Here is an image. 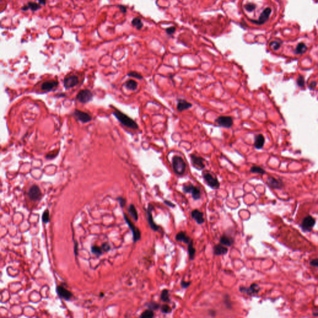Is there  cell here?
<instances>
[{"label":"cell","mask_w":318,"mask_h":318,"mask_svg":"<svg viewBox=\"0 0 318 318\" xmlns=\"http://www.w3.org/2000/svg\"><path fill=\"white\" fill-rule=\"evenodd\" d=\"M113 114L122 124H123L124 126L129 127L132 129H138V125L136 122L132 119H131L130 117L122 113L121 111L114 109Z\"/></svg>","instance_id":"1"},{"label":"cell","mask_w":318,"mask_h":318,"mask_svg":"<svg viewBox=\"0 0 318 318\" xmlns=\"http://www.w3.org/2000/svg\"><path fill=\"white\" fill-rule=\"evenodd\" d=\"M172 168L178 175H182L186 170V164L182 157L175 155L172 158Z\"/></svg>","instance_id":"2"},{"label":"cell","mask_w":318,"mask_h":318,"mask_svg":"<svg viewBox=\"0 0 318 318\" xmlns=\"http://www.w3.org/2000/svg\"><path fill=\"white\" fill-rule=\"evenodd\" d=\"M124 218L125 221L127 223V224L128 225V226H129L131 231H132L134 242H136L137 241H139L141 237V233L140 230H139V229L133 224L129 218H128V217L126 216V214H124Z\"/></svg>","instance_id":"3"},{"label":"cell","mask_w":318,"mask_h":318,"mask_svg":"<svg viewBox=\"0 0 318 318\" xmlns=\"http://www.w3.org/2000/svg\"><path fill=\"white\" fill-rule=\"evenodd\" d=\"M316 224V219L311 216H307L301 222L300 227L304 232H311Z\"/></svg>","instance_id":"4"},{"label":"cell","mask_w":318,"mask_h":318,"mask_svg":"<svg viewBox=\"0 0 318 318\" xmlns=\"http://www.w3.org/2000/svg\"><path fill=\"white\" fill-rule=\"evenodd\" d=\"M203 178L207 185L213 189H217L220 187V184L217 179V178L214 177L209 172H206L203 174Z\"/></svg>","instance_id":"5"},{"label":"cell","mask_w":318,"mask_h":318,"mask_svg":"<svg viewBox=\"0 0 318 318\" xmlns=\"http://www.w3.org/2000/svg\"><path fill=\"white\" fill-rule=\"evenodd\" d=\"M183 190L186 193H191L194 200H198L201 198V192L199 189L193 185L192 184L184 185L183 187Z\"/></svg>","instance_id":"6"},{"label":"cell","mask_w":318,"mask_h":318,"mask_svg":"<svg viewBox=\"0 0 318 318\" xmlns=\"http://www.w3.org/2000/svg\"><path fill=\"white\" fill-rule=\"evenodd\" d=\"M191 162L195 169L202 170L205 168V160L202 157H199L195 154H191L190 155Z\"/></svg>","instance_id":"7"},{"label":"cell","mask_w":318,"mask_h":318,"mask_svg":"<svg viewBox=\"0 0 318 318\" xmlns=\"http://www.w3.org/2000/svg\"><path fill=\"white\" fill-rule=\"evenodd\" d=\"M215 122L221 127L231 128L233 126V119L231 116H220L215 120Z\"/></svg>","instance_id":"8"},{"label":"cell","mask_w":318,"mask_h":318,"mask_svg":"<svg viewBox=\"0 0 318 318\" xmlns=\"http://www.w3.org/2000/svg\"><path fill=\"white\" fill-rule=\"evenodd\" d=\"M93 98V94L89 90H82L78 93L76 99L82 103H87Z\"/></svg>","instance_id":"9"},{"label":"cell","mask_w":318,"mask_h":318,"mask_svg":"<svg viewBox=\"0 0 318 318\" xmlns=\"http://www.w3.org/2000/svg\"><path fill=\"white\" fill-rule=\"evenodd\" d=\"M56 292L59 297L65 301H69L71 298L73 297L72 293L62 286H57L56 288Z\"/></svg>","instance_id":"10"},{"label":"cell","mask_w":318,"mask_h":318,"mask_svg":"<svg viewBox=\"0 0 318 318\" xmlns=\"http://www.w3.org/2000/svg\"><path fill=\"white\" fill-rule=\"evenodd\" d=\"M41 196V191L37 185H32L28 192V197L32 201H37Z\"/></svg>","instance_id":"11"},{"label":"cell","mask_w":318,"mask_h":318,"mask_svg":"<svg viewBox=\"0 0 318 318\" xmlns=\"http://www.w3.org/2000/svg\"><path fill=\"white\" fill-rule=\"evenodd\" d=\"M154 209V207L153 206L152 204H149L148 208H147V219H148V222H149V224L150 226V227H151V229L152 230L155 231H159V226H157V224H155V223L154 221V219H153V216H152V211Z\"/></svg>","instance_id":"12"},{"label":"cell","mask_w":318,"mask_h":318,"mask_svg":"<svg viewBox=\"0 0 318 318\" xmlns=\"http://www.w3.org/2000/svg\"><path fill=\"white\" fill-rule=\"evenodd\" d=\"M79 83V78L75 75H71V76L66 77L65 78V79L64 80V86L66 89L75 86L76 85H78V83Z\"/></svg>","instance_id":"13"},{"label":"cell","mask_w":318,"mask_h":318,"mask_svg":"<svg viewBox=\"0 0 318 318\" xmlns=\"http://www.w3.org/2000/svg\"><path fill=\"white\" fill-rule=\"evenodd\" d=\"M260 287L258 285V284H255V283L251 284L249 288L241 287L239 288L240 292L244 293H247V294H249V295L258 293L260 292Z\"/></svg>","instance_id":"14"},{"label":"cell","mask_w":318,"mask_h":318,"mask_svg":"<svg viewBox=\"0 0 318 318\" xmlns=\"http://www.w3.org/2000/svg\"><path fill=\"white\" fill-rule=\"evenodd\" d=\"M267 183L268 185L273 189H282L283 187V183L281 180L276 179V178L272 177H268Z\"/></svg>","instance_id":"15"},{"label":"cell","mask_w":318,"mask_h":318,"mask_svg":"<svg viewBox=\"0 0 318 318\" xmlns=\"http://www.w3.org/2000/svg\"><path fill=\"white\" fill-rule=\"evenodd\" d=\"M271 13H272V9L270 8H267L263 11V12L261 13L258 21H252L258 24H264L268 20V19L269 18V16Z\"/></svg>","instance_id":"16"},{"label":"cell","mask_w":318,"mask_h":318,"mask_svg":"<svg viewBox=\"0 0 318 318\" xmlns=\"http://www.w3.org/2000/svg\"><path fill=\"white\" fill-rule=\"evenodd\" d=\"M192 104L188 102L187 100L183 99H178L177 101V109L179 112L190 109L192 107Z\"/></svg>","instance_id":"17"},{"label":"cell","mask_w":318,"mask_h":318,"mask_svg":"<svg viewBox=\"0 0 318 318\" xmlns=\"http://www.w3.org/2000/svg\"><path fill=\"white\" fill-rule=\"evenodd\" d=\"M74 114L76 118L83 122H88L91 120V117L90 114L80 110L76 109Z\"/></svg>","instance_id":"18"},{"label":"cell","mask_w":318,"mask_h":318,"mask_svg":"<svg viewBox=\"0 0 318 318\" xmlns=\"http://www.w3.org/2000/svg\"><path fill=\"white\" fill-rule=\"evenodd\" d=\"M58 85V82L55 80H51V81H47L46 82H44L41 85V89L44 91H48L50 90H52L55 87H56Z\"/></svg>","instance_id":"19"},{"label":"cell","mask_w":318,"mask_h":318,"mask_svg":"<svg viewBox=\"0 0 318 318\" xmlns=\"http://www.w3.org/2000/svg\"><path fill=\"white\" fill-rule=\"evenodd\" d=\"M192 216L193 218L196 220V221L199 224H202L204 222V219L203 218V213L200 212L199 210H193L192 212Z\"/></svg>","instance_id":"20"},{"label":"cell","mask_w":318,"mask_h":318,"mask_svg":"<svg viewBox=\"0 0 318 318\" xmlns=\"http://www.w3.org/2000/svg\"><path fill=\"white\" fill-rule=\"evenodd\" d=\"M265 144V138L262 134L257 135L255 137L254 146L256 149H260L264 147Z\"/></svg>","instance_id":"21"},{"label":"cell","mask_w":318,"mask_h":318,"mask_svg":"<svg viewBox=\"0 0 318 318\" xmlns=\"http://www.w3.org/2000/svg\"><path fill=\"white\" fill-rule=\"evenodd\" d=\"M176 240L177 241L182 242L185 244H189L192 239H191L189 237H188L185 232H180L176 236Z\"/></svg>","instance_id":"22"},{"label":"cell","mask_w":318,"mask_h":318,"mask_svg":"<svg viewBox=\"0 0 318 318\" xmlns=\"http://www.w3.org/2000/svg\"><path fill=\"white\" fill-rule=\"evenodd\" d=\"M228 251V249L222 246L221 244H217L214 247V254L216 255H221L226 254Z\"/></svg>","instance_id":"23"},{"label":"cell","mask_w":318,"mask_h":318,"mask_svg":"<svg viewBox=\"0 0 318 318\" xmlns=\"http://www.w3.org/2000/svg\"><path fill=\"white\" fill-rule=\"evenodd\" d=\"M137 83L135 80H127L125 83V86H126V88L132 91H135L137 88Z\"/></svg>","instance_id":"24"},{"label":"cell","mask_w":318,"mask_h":318,"mask_svg":"<svg viewBox=\"0 0 318 318\" xmlns=\"http://www.w3.org/2000/svg\"><path fill=\"white\" fill-rule=\"evenodd\" d=\"M220 242L222 245H227V246H231V245L233 244L234 241L232 239L224 235L221 237Z\"/></svg>","instance_id":"25"},{"label":"cell","mask_w":318,"mask_h":318,"mask_svg":"<svg viewBox=\"0 0 318 318\" xmlns=\"http://www.w3.org/2000/svg\"><path fill=\"white\" fill-rule=\"evenodd\" d=\"M188 253L189 255V259H190V260H193L194 255H195V253H196V250H195V249L193 247V243L192 240L188 244Z\"/></svg>","instance_id":"26"},{"label":"cell","mask_w":318,"mask_h":318,"mask_svg":"<svg viewBox=\"0 0 318 318\" xmlns=\"http://www.w3.org/2000/svg\"><path fill=\"white\" fill-rule=\"evenodd\" d=\"M128 211H129V213L131 214V216L133 217V219L137 221L138 220L139 216H138V214H137V210L136 209V207L134 206V205L131 204L129 206V209H128Z\"/></svg>","instance_id":"27"},{"label":"cell","mask_w":318,"mask_h":318,"mask_svg":"<svg viewBox=\"0 0 318 318\" xmlns=\"http://www.w3.org/2000/svg\"><path fill=\"white\" fill-rule=\"evenodd\" d=\"M307 50V47L304 43H299L298 44V46L296 48L295 52L297 54H304Z\"/></svg>","instance_id":"28"},{"label":"cell","mask_w":318,"mask_h":318,"mask_svg":"<svg viewBox=\"0 0 318 318\" xmlns=\"http://www.w3.org/2000/svg\"><path fill=\"white\" fill-rule=\"evenodd\" d=\"M161 299L164 302L168 303L170 302V299L169 298V291L167 289H164L161 293Z\"/></svg>","instance_id":"29"},{"label":"cell","mask_w":318,"mask_h":318,"mask_svg":"<svg viewBox=\"0 0 318 318\" xmlns=\"http://www.w3.org/2000/svg\"><path fill=\"white\" fill-rule=\"evenodd\" d=\"M250 172L252 173H255V174H259L261 175L265 174V170L258 166H253L252 167H251Z\"/></svg>","instance_id":"30"},{"label":"cell","mask_w":318,"mask_h":318,"mask_svg":"<svg viewBox=\"0 0 318 318\" xmlns=\"http://www.w3.org/2000/svg\"><path fill=\"white\" fill-rule=\"evenodd\" d=\"M91 250L93 254L98 256L102 255L103 251L101 247H99V246H97V245H93L91 248Z\"/></svg>","instance_id":"31"},{"label":"cell","mask_w":318,"mask_h":318,"mask_svg":"<svg viewBox=\"0 0 318 318\" xmlns=\"http://www.w3.org/2000/svg\"><path fill=\"white\" fill-rule=\"evenodd\" d=\"M154 314L153 311L149 309L144 311L142 314L140 316V317L142 318H152L154 317Z\"/></svg>","instance_id":"32"},{"label":"cell","mask_w":318,"mask_h":318,"mask_svg":"<svg viewBox=\"0 0 318 318\" xmlns=\"http://www.w3.org/2000/svg\"><path fill=\"white\" fill-rule=\"evenodd\" d=\"M42 222L45 224H47L50 221V216H49V211L48 209L46 210L44 212L42 216Z\"/></svg>","instance_id":"33"},{"label":"cell","mask_w":318,"mask_h":318,"mask_svg":"<svg viewBox=\"0 0 318 318\" xmlns=\"http://www.w3.org/2000/svg\"><path fill=\"white\" fill-rule=\"evenodd\" d=\"M132 24H133L134 26H136L138 29H141V28H142V22H141V21L140 19H139V18H135V19H134V20L132 21Z\"/></svg>","instance_id":"34"},{"label":"cell","mask_w":318,"mask_h":318,"mask_svg":"<svg viewBox=\"0 0 318 318\" xmlns=\"http://www.w3.org/2000/svg\"><path fill=\"white\" fill-rule=\"evenodd\" d=\"M147 306V307L149 308V309H151V310H156V309H158L159 308H160V304L156 303L155 302H151V303H147L146 304Z\"/></svg>","instance_id":"35"},{"label":"cell","mask_w":318,"mask_h":318,"mask_svg":"<svg viewBox=\"0 0 318 318\" xmlns=\"http://www.w3.org/2000/svg\"><path fill=\"white\" fill-rule=\"evenodd\" d=\"M128 76H131V77H134V78H136V79H139V80H141L143 79L142 76L140 74L137 73V72H136V71H131L130 72V73H129L127 74Z\"/></svg>","instance_id":"36"},{"label":"cell","mask_w":318,"mask_h":318,"mask_svg":"<svg viewBox=\"0 0 318 318\" xmlns=\"http://www.w3.org/2000/svg\"><path fill=\"white\" fill-rule=\"evenodd\" d=\"M161 310H162V312H164V313H170V312H172V309L170 308V307L169 306H168L167 304H164L162 306V308H161Z\"/></svg>","instance_id":"37"},{"label":"cell","mask_w":318,"mask_h":318,"mask_svg":"<svg viewBox=\"0 0 318 318\" xmlns=\"http://www.w3.org/2000/svg\"><path fill=\"white\" fill-rule=\"evenodd\" d=\"M297 85L299 87H301V88L304 87V77L303 76L300 75L297 79Z\"/></svg>","instance_id":"38"},{"label":"cell","mask_w":318,"mask_h":318,"mask_svg":"<svg viewBox=\"0 0 318 318\" xmlns=\"http://www.w3.org/2000/svg\"><path fill=\"white\" fill-rule=\"evenodd\" d=\"M245 9H246V10L247 11L251 12V11H254L255 9L256 6L253 3H248V4H247L246 5H245Z\"/></svg>","instance_id":"39"},{"label":"cell","mask_w":318,"mask_h":318,"mask_svg":"<svg viewBox=\"0 0 318 318\" xmlns=\"http://www.w3.org/2000/svg\"><path fill=\"white\" fill-rule=\"evenodd\" d=\"M270 46L271 47H272L273 49L275 50V51H277V50H278L279 48H280V43H278V42H276V41H274V42H272L270 43Z\"/></svg>","instance_id":"40"},{"label":"cell","mask_w":318,"mask_h":318,"mask_svg":"<svg viewBox=\"0 0 318 318\" xmlns=\"http://www.w3.org/2000/svg\"><path fill=\"white\" fill-rule=\"evenodd\" d=\"M118 201L119 202V203L121 206V208H123L124 206L126 205V201L125 199V198H122V197H118Z\"/></svg>","instance_id":"41"},{"label":"cell","mask_w":318,"mask_h":318,"mask_svg":"<svg viewBox=\"0 0 318 318\" xmlns=\"http://www.w3.org/2000/svg\"><path fill=\"white\" fill-rule=\"evenodd\" d=\"M175 30H176L175 27H170L166 29V32L169 35H172L175 32Z\"/></svg>","instance_id":"42"},{"label":"cell","mask_w":318,"mask_h":318,"mask_svg":"<svg viewBox=\"0 0 318 318\" xmlns=\"http://www.w3.org/2000/svg\"><path fill=\"white\" fill-rule=\"evenodd\" d=\"M101 249H103V251H104V252H108V251L110 250V245L107 243H104L102 245Z\"/></svg>","instance_id":"43"},{"label":"cell","mask_w":318,"mask_h":318,"mask_svg":"<svg viewBox=\"0 0 318 318\" xmlns=\"http://www.w3.org/2000/svg\"><path fill=\"white\" fill-rule=\"evenodd\" d=\"M191 284V282H185V281H182L181 282V285L182 287L183 288H188L189 285Z\"/></svg>","instance_id":"44"},{"label":"cell","mask_w":318,"mask_h":318,"mask_svg":"<svg viewBox=\"0 0 318 318\" xmlns=\"http://www.w3.org/2000/svg\"><path fill=\"white\" fill-rule=\"evenodd\" d=\"M309 264L311 266L318 267V259H315L313 260H311L309 262Z\"/></svg>","instance_id":"45"},{"label":"cell","mask_w":318,"mask_h":318,"mask_svg":"<svg viewBox=\"0 0 318 318\" xmlns=\"http://www.w3.org/2000/svg\"><path fill=\"white\" fill-rule=\"evenodd\" d=\"M57 154H55V153H54V152H51V153H49V154H47V155H46V158H47V159H53V158H54V157H55V156H56V155H57Z\"/></svg>","instance_id":"46"},{"label":"cell","mask_w":318,"mask_h":318,"mask_svg":"<svg viewBox=\"0 0 318 318\" xmlns=\"http://www.w3.org/2000/svg\"><path fill=\"white\" fill-rule=\"evenodd\" d=\"M164 203H165V204H166L167 205H168V206H170V207H173V208H174V207H175V204H174V203H172V202H169V201H167V200L166 201V200H165V202H164Z\"/></svg>","instance_id":"47"},{"label":"cell","mask_w":318,"mask_h":318,"mask_svg":"<svg viewBox=\"0 0 318 318\" xmlns=\"http://www.w3.org/2000/svg\"><path fill=\"white\" fill-rule=\"evenodd\" d=\"M77 247H78V244H77L76 242H75V247H74V252H75V256H77V255H78Z\"/></svg>","instance_id":"48"},{"label":"cell","mask_w":318,"mask_h":318,"mask_svg":"<svg viewBox=\"0 0 318 318\" xmlns=\"http://www.w3.org/2000/svg\"><path fill=\"white\" fill-rule=\"evenodd\" d=\"M316 86V82H312L310 84V85H309V88H310V89H312L313 88H314Z\"/></svg>","instance_id":"49"},{"label":"cell","mask_w":318,"mask_h":318,"mask_svg":"<svg viewBox=\"0 0 318 318\" xmlns=\"http://www.w3.org/2000/svg\"><path fill=\"white\" fill-rule=\"evenodd\" d=\"M312 315H313L314 316H318V312H313V313H312Z\"/></svg>","instance_id":"50"}]
</instances>
